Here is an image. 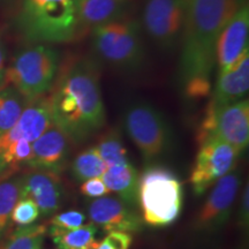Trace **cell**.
<instances>
[{
	"mask_svg": "<svg viewBox=\"0 0 249 249\" xmlns=\"http://www.w3.org/2000/svg\"><path fill=\"white\" fill-rule=\"evenodd\" d=\"M247 0H191L180 40L179 85L187 97L196 99L210 92V77L216 66L218 37Z\"/></svg>",
	"mask_w": 249,
	"mask_h": 249,
	"instance_id": "1",
	"label": "cell"
},
{
	"mask_svg": "<svg viewBox=\"0 0 249 249\" xmlns=\"http://www.w3.org/2000/svg\"><path fill=\"white\" fill-rule=\"evenodd\" d=\"M53 124L74 144L96 135L107 121L97 64L76 62L50 96Z\"/></svg>",
	"mask_w": 249,
	"mask_h": 249,
	"instance_id": "2",
	"label": "cell"
},
{
	"mask_svg": "<svg viewBox=\"0 0 249 249\" xmlns=\"http://www.w3.org/2000/svg\"><path fill=\"white\" fill-rule=\"evenodd\" d=\"M18 24L31 43L71 42L81 29L77 0H22Z\"/></svg>",
	"mask_w": 249,
	"mask_h": 249,
	"instance_id": "3",
	"label": "cell"
},
{
	"mask_svg": "<svg viewBox=\"0 0 249 249\" xmlns=\"http://www.w3.org/2000/svg\"><path fill=\"white\" fill-rule=\"evenodd\" d=\"M141 27L138 20L123 17L92 28L91 43L96 54L117 70H141L147 57Z\"/></svg>",
	"mask_w": 249,
	"mask_h": 249,
	"instance_id": "4",
	"label": "cell"
},
{
	"mask_svg": "<svg viewBox=\"0 0 249 249\" xmlns=\"http://www.w3.org/2000/svg\"><path fill=\"white\" fill-rule=\"evenodd\" d=\"M182 183L165 166H148L139 179V205L142 220L155 227L169 226L182 210Z\"/></svg>",
	"mask_w": 249,
	"mask_h": 249,
	"instance_id": "5",
	"label": "cell"
},
{
	"mask_svg": "<svg viewBox=\"0 0 249 249\" xmlns=\"http://www.w3.org/2000/svg\"><path fill=\"white\" fill-rule=\"evenodd\" d=\"M58 67L57 50L46 44H36L15 55L6 68L4 81L29 102L44 96L51 89Z\"/></svg>",
	"mask_w": 249,
	"mask_h": 249,
	"instance_id": "6",
	"label": "cell"
},
{
	"mask_svg": "<svg viewBox=\"0 0 249 249\" xmlns=\"http://www.w3.org/2000/svg\"><path fill=\"white\" fill-rule=\"evenodd\" d=\"M124 128L141 152L145 164L155 163L171 151L173 133L160 111L147 102H134L124 114Z\"/></svg>",
	"mask_w": 249,
	"mask_h": 249,
	"instance_id": "7",
	"label": "cell"
},
{
	"mask_svg": "<svg viewBox=\"0 0 249 249\" xmlns=\"http://www.w3.org/2000/svg\"><path fill=\"white\" fill-rule=\"evenodd\" d=\"M186 9L182 0H143V29L158 49L169 52L178 48Z\"/></svg>",
	"mask_w": 249,
	"mask_h": 249,
	"instance_id": "8",
	"label": "cell"
},
{
	"mask_svg": "<svg viewBox=\"0 0 249 249\" xmlns=\"http://www.w3.org/2000/svg\"><path fill=\"white\" fill-rule=\"evenodd\" d=\"M200 144L189 178L196 196L203 195L220 178L234 171L240 157L234 148L214 136L205 139Z\"/></svg>",
	"mask_w": 249,
	"mask_h": 249,
	"instance_id": "9",
	"label": "cell"
},
{
	"mask_svg": "<svg viewBox=\"0 0 249 249\" xmlns=\"http://www.w3.org/2000/svg\"><path fill=\"white\" fill-rule=\"evenodd\" d=\"M214 138L226 142L242 154L249 143V102L247 98L218 110L208 107L198 141Z\"/></svg>",
	"mask_w": 249,
	"mask_h": 249,
	"instance_id": "10",
	"label": "cell"
},
{
	"mask_svg": "<svg viewBox=\"0 0 249 249\" xmlns=\"http://www.w3.org/2000/svg\"><path fill=\"white\" fill-rule=\"evenodd\" d=\"M240 185L241 176L234 171L214 183L213 189L196 217L195 225L198 230L218 231L229 222Z\"/></svg>",
	"mask_w": 249,
	"mask_h": 249,
	"instance_id": "11",
	"label": "cell"
},
{
	"mask_svg": "<svg viewBox=\"0 0 249 249\" xmlns=\"http://www.w3.org/2000/svg\"><path fill=\"white\" fill-rule=\"evenodd\" d=\"M21 177V197L35 202L42 217H51L62 207L65 187L60 176L46 171L28 170Z\"/></svg>",
	"mask_w": 249,
	"mask_h": 249,
	"instance_id": "12",
	"label": "cell"
},
{
	"mask_svg": "<svg viewBox=\"0 0 249 249\" xmlns=\"http://www.w3.org/2000/svg\"><path fill=\"white\" fill-rule=\"evenodd\" d=\"M87 211L91 224L108 233L140 232L143 227L142 218L119 197L103 196L90 201Z\"/></svg>",
	"mask_w": 249,
	"mask_h": 249,
	"instance_id": "13",
	"label": "cell"
},
{
	"mask_svg": "<svg viewBox=\"0 0 249 249\" xmlns=\"http://www.w3.org/2000/svg\"><path fill=\"white\" fill-rule=\"evenodd\" d=\"M249 8L248 4L241 6L218 37L216 45V64L219 73L234 66L242 55L247 53L249 46Z\"/></svg>",
	"mask_w": 249,
	"mask_h": 249,
	"instance_id": "14",
	"label": "cell"
},
{
	"mask_svg": "<svg viewBox=\"0 0 249 249\" xmlns=\"http://www.w3.org/2000/svg\"><path fill=\"white\" fill-rule=\"evenodd\" d=\"M70 140L54 124L39 136L33 145V157L27 170L46 171L60 174L66 169L70 158Z\"/></svg>",
	"mask_w": 249,
	"mask_h": 249,
	"instance_id": "15",
	"label": "cell"
},
{
	"mask_svg": "<svg viewBox=\"0 0 249 249\" xmlns=\"http://www.w3.org/2000/svg\"><path fill=\"white\" fill-rule=\"evenodd\" d=\"M51 126H53V119L50 97L44 95L29 101L17 124L0 136V149H4L21 139L33 143Z\"/></svg>",
	"mask_w": 249,
	"mask_h": 249,
	"instance_id": "16",
	"label": "cell"
},
{
	"mask_svg": "<svg viewBox=\"0 0 249 249\" xmlns=\"http://www.w3.org/2000/svg\"><path fill=\"white\" fill-rule=\"evenodd\" d=\"M249 91V52L229 71L218 74L209 108L218 110L247 97Z\"/></svg>",
	"mask_w": 249,
	"mask_h": 249,
	"instance_id": "17",
	"label": "cell"
},
{
	"mask_svg": "<svg viewBox=\"0 0 249 249\" xmlns=\"http://www.w3.org/2000/svg\"><path fill=\"white\" fill-rule=\"evenodd\" d=\"M101 177L111 193H117L124 203L133 209L138 207L140 174L132 164L107 167Z\"/></svg>",
	"mask_w": 249,
	"mask_h": 249,
	"instance_id": "18",
	"label": "cell"
},
{
	"mask_svg": "<svg viewBox=\"0 0 249 249\" xmlns=\"http://www.w3.org/2000/svg\"><path fill=\"white\" fill-rule=\"evenodd\" d=\"M127 0H77L81 28H92L124 17Z\"/></svg>",
	"mask_w": 249,
	"mask_h": 249,
	"instance_id": "19",
	"label": "cell"
},
{
	"mask_svg": "<svg viewBox=\"0 0 249 249\" xmlns=\"http://www.w3.org/2000/svg\"><path fill=\"white\" fill-rule=\"evenodd\" d=\"M48 233L58 249H96L98 245V241L95 239L97 227L93 224H86L73 230H64L50 225Z\"/></svg>",
	"mask_w": 249,
	"mask_h": 249,
	"instance_id": "20",
	"label": "cell"
},
{
	"mask_svg": "<svg viewBox=\"0 0 249 249\" xmlns=\"http://www.w3.org/2000/svg\"><path fill=\"white\" fill-rule=\"evenodd\" d=\"M27 104V99L14 87L0 88V136L17 124Z\"/></svg>",
	"mask_w": 249,
	"mask_h": 249,
	"instance_id": "21",
	"label": "cell"
},
{
	"mask_svg": "<svg viewBox=\"0 0 249 249\" xmlns=\"http://www.w3.org/2000/svg\"><path fill=\"white\" fill-rule=\"evenodd\" d=\"M46 234V224L18 226L8 233L0 249H42Z\"/></svg>",
	"mask_w": 249,
	"mask_h": 249,
	"instance_id": "22",
	"label": "cell"
},
{
	"mask_svg": "<svg viewBox=\"0 0 249 249\" xmlns=\"http://www.w3.org/2000/svg\"><path fill=\"white\" fill-rule=\"evenodd\" d=\"M21 194V177H9L0 181V245L11 229V216Z\"/></svg>",
	"mask_w": 249,
	"mask_h": 249,
	"instance_id": "23",
	"label": "cell"
},
{
	"mask_svg": "<svg viewBox=\"0 0 249 249\" xmlns=\"http://www.w3.org/2000/svg\"><path fill=\"white\" fill-rule=\"evenodd\" d=\"M107 166L103 161L96 147H90L81 151L73 160L71 166V176L79 182L101 177Z\"/></svg>",
	"mask_w": 249,
	"mask_h": 249,
	"instance_id": "24",
	"label": "cell"
},
{
	"mask_svg": "<svg viewBox=\"0 0 249 249\" xmlns=\"http://www.w3.org/2000/svg\"><path fill=\"white\" fill-rule=\"evenodd\" d=\"M103 161L107 167L120 166L129 163L128 155L124 148L121 134L118 129H111L99 139L96 145Z\"/></svg>",
	"mask_w": 249,
	"mask_h": 249,
	"instance_id": "25",
	"label": "cell"
},
{
	"mask_svg": "<svg viewBox=\"0 0 249 249\" xmlns=\"http://www.w3.org/2000/svg\"><path fill=\"white\" fill-rule=\"evenodd\" d=\"M39 217V209L35 202L28 197H21L12 211L11 220L18 226H27L35 223Z\"/></svg>",
	"mask_w": 249,
	"mask_h": 249,
	"instance_id": "26",
	"label": "cell"
},
{
	"mask_svg": "<svg viewBox=\"0 0 249 249\" xmlns=\"http://www.w3.org/2000/svg\"><path fill=\"white\" fill-rule=\"evenodd\" d=\"M87 216L79 210H68L55 213L50 220V225L64 230H73L86 225Z\"/></svg>",
	"mask_w": 249,
	"mask_h": 249,
	"instance_id": "27",
	"label": "cell"
},
{
	"mask_svg": "<svg viewBox=\"0 0 249 249\" xmlns=\"http://www.w3.org/2000/svg\"><path fill=\"white\" fill-rule=\"evenodd\" d=\"M133 238L127 232H110L104 240L98 242L96 249H129Z\"/></svg>",
	"mask_w": 249,
	"mask_h": 249,
	"instance_id": "28",
	"label": "cell"
},
{
	"mask_svg": "<svg viewBox=\"0 0 249 249\" xmlns=\"http://www.w3.org/2000/svg\"><path fill=\"white\" fill-rule=\"evenodd\" d=\"M80 192L82 195L92 198L103 197V196H107L108 194H111V191L105 185V182L103 181L102 177H96V178H91L83 181L80 187Z\"/></svg>",
	"mask_w": 249,
	"mask_h": 249,
	"instance_id": "29",
	"label": "cell"
},
{
	"mask_svg": "<svg viewBox=\"0 0 249 249\" xmlns=\"http://www.w3.org/2000/svg\"><path fill=\"white\" fill-rule=\"evenodd\" d=\"M249 220V187L246 185L244 192H242V197L240 202V208H239L238 222L244 230L248 229Z\"/></svg>",
	"mask_w": 249,
	"mask_h": 249,
	"instance_id": "30",
	"label": "cell"
},
{
	"mask_svg": "<svg viewBox=\"0 0 249 249\" xmlns=\"http://www.w3.org/2000/svg\"><path fill=\"white\" fill-rule=\"evenodd\" d=\"M6 55H7V51H6V44L4 42V37H2L1 33H0V88H1L2 82H4V80H5Z\"/></svg>",
	"mask_w": 249,
	"mask_h": 249,
	"instance_id": "31",
	"label": "cell"
},
{
	"mask_svg": "<svg viewBox=\"0 0 249 249\" xmlns=\"http://www.w3.org/2000/svg\"><path fill=\"white\" fill-rule=\"evenodd\" d=\"M18 171L14 169V167H12L11 165L6 163L4 160V158L0 156V181L4 179H7L9 177L14 176L15 173H17Z\"/></svg>",
	"mask_w": 249,
	"mask_h": 249,
	"instance_id": "32",
	"label": "cell"
},
{
	"mask_svg": "<svg viewBox=\"0 0 249 249\" xmlns=\"http://www.w3.org/2000/svg\"><path fill=\"white\" fill-rule=\"evenodd\" d=\"M182 1H183V2H185V4H186V6H187V5H188V2H189V1H191V0H182Z\"/></svg>",
	"mask_w": 249,
	"mask_h": 249,
	"instance_id": "33",
	"label": "cell"
}]
</instances>
